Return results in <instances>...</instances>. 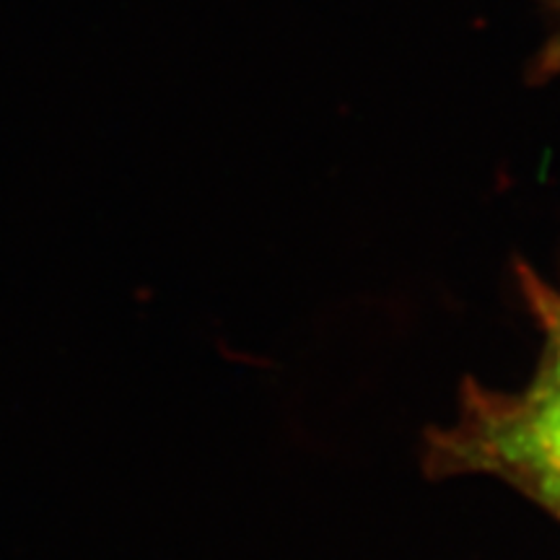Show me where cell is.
Here are the masks:
<instances>
[{
    "instance_id": "obj_1",
    "label": "cell",
    "mask_w": 560,
    "mask_h": 560,
    "mask_svg": "<svg viewBox=\"0 0 560 560\" xmlns=\"http://www.w3.org/2000/svg\"><path fill=\"white\" fill-rule=\"evenodd\" d=\"M522 296L542 332L540 363L527 387L495 392L467 380L457 416L429 431L423 467L431 478H465L490 452L537 450L560 454V283L516 265Z\"/></svg>"
},
{
    "instance_id": "obj_2",
    "label": "cell",
    "mask_w": 560,
    "mask_h": 560,
    "mask_svg": "<svg viewBox=\"0 0 560 560\" xmlns=\"http://www.w3.org/2000/svg\"><path fill=\"white\" fill-rule=\"evenodd\" d=\"M467 475H490L520 493L527 495L542 509H548L560 522V454L537 450H503L490 452L470 467Z\"/></svg>"
},
{
    "instance_id": "obj_3",
    "label": "cell",
    "mask_w": 560,
    "mask_h": 560,
    "mask_svg": "<svg viewBox=\"0 0 560 560\" xmlns=\"http://www.w3.org/2000/svg\"><path fill=\"white\" fill-rule=\"evenodd\" d=\"M560 75V0L545 3V37L529 62V81L548 83Z\"/></svg>"
}]
</instances>
